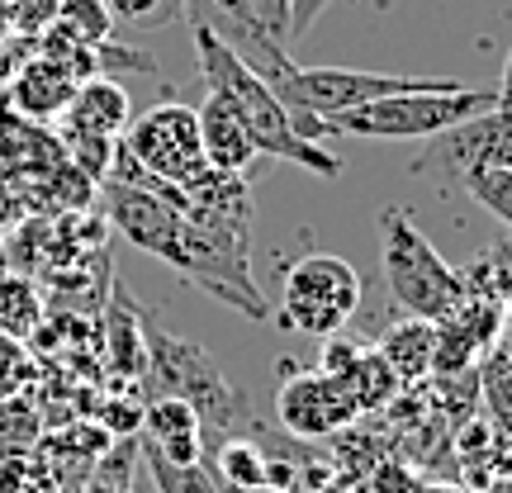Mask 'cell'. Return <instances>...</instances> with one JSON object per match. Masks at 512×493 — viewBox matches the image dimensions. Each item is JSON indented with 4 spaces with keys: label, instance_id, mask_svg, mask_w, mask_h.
<instances>
[{
    "label": "cell",
    "instance_id": "obj_23",
    "mask_svg": "<svg viewBox=\"0 0 512 493\" xmlns=\"http://www.w3.org/2000/svg\"><path fill=\"white\" fill-rule=\"evenodd\" d=\"M138 437H114L110 451L91 465V475L76 493H133V470H138Z\"/></svg>",
    "mask_w": 512,
    "mask_h": 493
},
{
    "label": "cell",
    "instance_id": "obj_37",
    "mask_svg": "<svg viewBox=\"0 0 512 493\" xmlns=\"http://www.w3.org/2000/svg\"><path fill=\"white\" fill-rule=\"evenodd\" d=\"M479 493H512V479H503V484H489V489H479Z\"/></svg>",
    "mask_w": 512,
    "mask_h": 493
},
{
    "label": "cell",
    "instance_id": "obj_40",
    "mask_svg": "<svg viewBox=\"0 0 512 493\" xmlns=\"http://www.w3.org/2000/svg\"><path fill=\"white\" fill-rule=\"evenodd\" d=\"M147 493H152V489H147Z\"/></svg>",
    "mask_w": 512,
    "mask_h": 493
},
{
    "label": "cell",
    "instance_id": "obj_14",
    "mask_svg": "<svg viewBox=\"0 0 512 493\" xmlns=\"http://www.w3.org/2000/svg\"><path fill=\"white\" fill-rule=\"evenodd\" d=\"M128 119H133V105H128L124 86L110 81V76H91V81L76 86L72 105L62 114V128L76 133V138H110V143H119Z\"/></svg>",
    "mask_w": 512,
    "mask_h": 493
},
{
    "label": "cell",
    "instance_id": "obj_19",
    "mask_svg": "<svg viewBox=\"0 0 512 493\" xmlns=\"http://www.w3.org/2000/svg\"><path fill=\"white\" fill-rule=\"evenodd\" d=\"M460 280H465V294L508 304L512 299V233L503 242H494V247H484V252L460 271Z\"/></svg>",
    "mask_w": 512,
    "mask_h": 493
},
{
    "label": "cell",
    "instance_id": "obj_1",
    "mask_svg": "<svg viewBox=\"0 0 512 493\" xmlns=\"http://www.w3.org/2000/svg\"><path fill=\"white\" fill-rule=\"evenodd\" d=\"M105 190H110L105 195L110 228L128 247H138L143 256H157L181 280L200 285L204 294H214L223 309H238L252 323L271 318V309H266V299H261V290H256V280H252V266L242 256L223 252L219 242L209 238L204 228H195L176 204H166L162 195L124 185V181H110Z\"/></svg>",
    "mask_w": 512,
    "mask_h": 493
},
{
    "label": "cell",
    "instance_id": "obj_32",
    "mask_svg": "<svg viewBox=\"0 0 512 493\" xmlns=\"http://www.w3.org/2000/svg\"><path fill=\"white\" fill-rule=\"evenodd\" d=\"M366 347H370V342H356V337H342V332H337V337H328V342H323V361H318V370L342 375V370H347Z\"/></svg>",
    "mask_w": 512,
    "mask_h": 493
},
{
    "label": "cell",
    "instance_id": "obj_17",
    "mask_svg": "<svg viewBox=\"0 0 512 493\" xmlns=\"http://www.w3.org/2000/svg\"><path fill=\"white\" fill-rule=\"evenodd\" d=\"M200 143H204V162L214 166V171H233L242 176L247 166L256 162V147L247 138V128L238 124V114L223 105V95L204 91V105L200 110Z\"/></svg>",
    "mask_w": 512,
    "mask_h": 493
},
{
    "label": "cell",
    "instance_id": "obj_20",
    "mask_svg": "<svg viewBox=\"0 0 512 493\" xmlns=\"http://www.w3.org/2000/svg\"><path fill=\"white\" fill-rule=\"evenodd\" d=\"M43 446V413L29 394L19 399H0V460L34 456Z\"/></svg>",
    "mask_w": 512,
    "mask_h": 493
},
{
    "label": "cell",
    "instance_id": "obj_10",
    "mask_svg": "<svg viewBox=\"0 0 512 493\" xmlns=\"http://www.w3.org/2000/svg\"><path fill=\"white\" fill-rule=\"evenodd\" d=\"M427 166L451 171L456 181L470 171H512V105H494L427 138Z\"/></svg>",
    "mask_w": 512,
    "mask_h": 493
},
{
    "label": "cell",
    "instance_id": "obj_21",
    "mask_svg": "<svg viewBox=\"0 0 512 493\" xmlns=\"http://www.w3.org/2000/svg\"><path fill=\"white\" fill-rule=\"evenodd\" d=\"M43 328V299L38 290L24 280V275H0V332H10V337H34Z\"/></svg>",
    "mask_w": 512,
    "mask_h": 493
},
{
    "label": "cell",
    "instance_id": "obj_33",
    "mask_svg": "<svg viewBox=\"0 0 512 493\" xmlns=\"http://www.w3.org/2000/svg\"><path fill=\"white\" fill-rule=\"evenodd\" d=\"M332 0H294V15H290V38H304L318 24V15L328 10Z\"/></svg>",
    "mask_w": 512,
    "mask_h": 493
},
{
    "label": "cell",
    "instance_id": "obj_30",
    "mask_svg": "<svg viewBox=\"0 0 512 493\" xmlns=\"http://www.w3.org/2000/svg\"><path fill=\"white\" fill-rule=\"evenodd\" d=\"M290 15L294 0H242V19L252 24L256 34H266L271 43H290Z\"/></svg>",
    "mask_w": 512,
    "mask_h": 493
},
{
    "label": "cell",
    "instance_id": "obj_26",
    "mask_svg": "<svg viewBox=\"0 0 512 493\" xmlns=\"http://www.w3.org/2000/svg\"><path fill=\"white\" fill-rule=\"evenodd\" d=\"M38 384V356L24 337L0 332V399H19Z\"/></svg>",
    "mask_w": 512,
    "mask_h": 493
},
{
    "label": "cell",
    "instance_id": "obj_27",
    "mask_svg": "<svg viewBox=\"0 0 512 493\" xmlns=\"http://www.w3.org/2000/svg\"><path fill=\"white\" fill-rule=\"evenodd\" d=\"M0 493H67V489L53 475V465L34 451V456L19 460H0Z\"/></svg>",
    "mask_w": 512,
    "mask_h": 493
},
{
    "label": "cell",
    "instance_id": "obj_24",
    "mask_svg": "<svg viewBox=\"0 0 512 493\" xmlns=\"http://www.w3.org/2000/svg\"><path fill=\"white\" fill-rule=\"evenodd\" d=\"M479 413L512 441V366L498 356L479 366Z\"/></svg>",
    "mask_w": 512,
    "mask_h": 493
},
{
    "label": "cell",
    "instance_id": "obj_25",
    "mask_svg": "<svg viewBox=\"0 0 512 493\" xmlns=\"http://www.w3.org/2000/svg\"><path fill=\"white\" fill-rule=\"evenodd\" d=\"M57 24L67 34L86 38L91 48L114 43V15L105 10V0H57Z\"/></svg>",
    "mask_w": 512,
    "mask_h": 493
},
{
    "label": "cell",
    "instance_id": "obj_2",
    "mask_svg": "<svg viewBox=\"0 0 512 493\" xmlns=\"http://www.w3.org/2000/svg\"><path fill=\"white\" fill-rule=\"evenodd\" d=\"M190 29H195V57H200L204 91L223 95V105L238 114V124L247 128L256 157H280V162H294L304 171H318V176H342V157L337 152L294 133L290 110L280 105V95L271 91L266 76L252 72L204 19H190Z\"/></svg>",
    "mask_w": 512,
    "mask_h": 493
},
{
    "label": "cell",
    "instance_id": "obj_15",
    "mask_svg": "<svg viewBox=\"0 0 512 493\" xmlns=\"http://www.w3.org/2000/svg\"><path fill=\"white\" fill-rule=\"evenodd\" d=\"M456 465L460 479L475 493L489 484H503V479H512V441L484 413H475L456 427Z\"/></svg>",
    "mask_w": 512,
    "mask_h": 493
},
{
    "label": "cell",
    "instance_id": "obj_18",
    "mask_svg": "<svg viewBox=\"0 0 512 493\" xmlns=\"http://www.w3.org/2000/svg\"><path fill=\"white\" fill-rule=\"evenodd\" d=\"M337 380L347 384V394H351V403H356V413H361V418H370V413H389V408L399 403V394H403V380L384 366V356L375 347L361 351V356H356Z\"/></svg>",
    "mask_w": 512,
    "mask_h": 493
},
{
    "label": "cell",
    "instance_id": "obj_11",
    "mask_svg": "<svg viewBox=\"0 0 512 493\" xmlns=\"http://www.w3.org/2000/svg\"><path fill=\"white\" fill-rule=\"evenodd\" d=\"M498 328H503V304L465 294V304L451 309L437 323V356H432V375H465V370H479L489 356H494Z\"/></svg>",
    "mask_w": 512,
    "mask_h": 493
},
{
    "label": "cell",
    "instance_id": "obj_22",
    "mask_svg": "<svg viewBox=\"0 0 512 493\" xmlns=\"http://www.w3.org/2000/svg\"><path fill=\"white\" fill-rule=\"evenodd\" d=\"M138 465L147 470V484H152V493H219V479H214V470L209 465H176V460L157 456V451H143L138 446Z\"/></svg>",
    "mask_w": 512,
    "mask_h": 493
},
{
    "label": "cell",
    "instance_id": "obj_5",
    "mask_svg": "<svg viewBox=\"0 0 512 493\" xmlns=\"http://www.w3.org/2000/svg\"><path fill=\"white\" fill-rule=\"evenodd\" d=\"M494 105V91H470V86H456V81H441V86H427V91L384 95V100H370L361 110L328 114V128L347 133V138H375V143H384V138H399V143H418L422 138L427 143V138L494 110Z\"/></svg>",
    "mask_w": 512,
    "mask_h": 493
},
{
    "label": "cell",
    "instance_id": "obj_16",
    "mask_svg": "<svg viewBox=\"0 0 512 493\" xmlns=\"http://www.w3.org/2000/svg\"><path fill=\"white\" fill-rule=\"evenodd\" d=\"M370 347L384 356V366L394 370L403 380V389H413V384L432 380V356H437V323H427V318H408L403 313L399 323H389L380 332V342H370Z\"/></svg>",
    "mask_w": 512,
    "mask_h": 493
},
{
    "label": "cell",
    "instance_id": "obj_38",
    "mask_svg": "<svg viewBox=\"0 0 512 493\" xmlns=\"http://www.w3.org/2000/svg\"><path fill=\"white\" fill-rule=\"evenodd\" d=\"M5 114H10V105H5V91H0V124H5Z\"/></svg>",
    "mask_w": 512,
    "mask_h": 493
},
{
    "label": "cell",
    "instance_id": "obj_6",
    "mask_svg": "<svg viewBox=\"0 0 512 493\" xmlns=\"http://www.w3.org/2000/svg\"><path fill=\"white\" fill-rule=\"evenodd\" d=\"M356 309H361V275H356V266L332 252H309L299 256L285 271V280H280L275 318H280V328L299 332V337L328 342L356 318Z\"/></svg>",
    "mask_w": 512,
    "mask_h": 493
},
{
    "label": "cell",
    "instance_id": "obj_7",
    "mask_svg": "<svg viewBox=\"0 0 512 493\" xmlns=\"http://www.w3.org/2000/svg\"><path fill=\"white\" fill-rule=\"evenodd\" d=\"M441 86V76H394V72H351V67H290L285 76H275L271 91L280 95V105L294 114H347L361 110L370 100L403 91H427Z\"/></svg>",
    "mask_w": 512,
    "mask_h": 493
},
{
    "label": "cell",
    "instance_id": "obj_31",
    "mask_svg": "<svg viewBox=\"0 0 512 493\" xmlns=\"http://www.w3.org/2000/svg\"><path fill=\"white\" fill-rule=\"evenodd\" d=\"M5 15H10V29L15 38H38L43 29L57 24V0H0Z\"/></svg>",
    "mask_w": 512,
    "mask_h": 493
},
{
    "label": "cell",
    "instance_id": "obj_13",
    "mask_svg": "<svg viewBox=\"0 0 512 493\" xmlns=\"http://www.w3.org/2000/svg\"><path fill=\"white\" fill-rule=\"evenodd\" d=\"M138 446H143V451H157V456H166V460H176V465H200L204 460L200 413L181 399L152 394V399H143Z\"/></svg>",
    "mask_w": 512,
    "mask_h": 493
},
{
    "label": "cell",
    "instance_id": "obj_29",
    "mask_svg": "<svg viewBox=\"0 0 512 493\" xmlns=\"http://www.w3.org/2000/svg\"><path fill=\"white\" fill-rule=\"evenodd\" d=\"M105 10L114 15V24L138 29V34H147V29H162V24H171L176 15H185L181 0H105Z\"/></svg>",
    "mask_w": 512,
    "mask_h": 493
},
{
    "label": "cell",
    "instance_id": "obj_8",
    "mask_svg": "<svg viewBox=\"0 0 512 493\" xmlns=\"http://www.w3.org/2000/svg\"><path fill=\"white\" fill-rule=\"evenodd\" d=\"M119 147L143 166L147 176H157L166 185L195 181L209 166L200 143V114L181 105V100H166V105H152L147 114H133Z\"/></svg>",
    "mask_w": 512,
    "mask_h": 493
},
{
    "label": "cell",
    "instance_id": "obj_28",
    "mask_svg": "<svg viewBox=\"0 0 512 493\" xmlns=\"http://www.w3.org/2000/svg\"><path fill=\"white\" fill-rule=\"evenodd\" d=\"M460 185L479 209H489L512 233V171H470V176H460Z\"/></svg>",
    "mask_w": 512,
    "mask_h": 493
},
{
    "label": "cell",
    "instance_id": "obj_4",
    "mask_svg": "<svg viewBox=\"0 0 512 493\" xmlns=\"http://www.w3.org/2000/svg\"><path fill=\"white\" fill-rule=\"evenodd\" d=\"M380 266H384V290L394 294L399 313H408V318L441 323L451 309L465 304L460 271L432 247V238L422 233L418 219L403 204L380 209Z\"/></svg>",
    "mask_w": 512,
    "mask_h": 493
},
{
    "label": "cell",
    "instance_id": "obj_3",
    "mask_svg": "<svg viewBox=\"0 0 512 493\" xmlns=\"http://www.w3.org/2000/svg\"><path fill=\"white\" fill-rule=\"evenodd\" d=\"M143 384H147V399L166 394V399L190 403L200 413L204 441L242 437V427L252 418L247 394L223 375L209 351L185 342V337L157 332L147 318H143Z\"/></svg>",
    "mask_w": 512,
    "mask_h": 493
},
{
    "label": "cell",
    "instance_id": "obj_9",
    "mask_svg": "<svg viewBox=\"0 0 512 493\" xmlns=\"http://www.w3.org/2000/svg\"><path fill=\"white\" fill-rule=\"evenodd\" d=\"M280 394H275V422L290 432L294 441H323L342 437L347 427L361 422L356 403H351L347 384L328 375V370H304V366H280Z\"/></svg>",
    "mask_w": 512,
    "mask_h": 493
},
{
    "label": "cell",
    "instance_id": "obj_35",
    "mask_svg": "<svg viewBox=\"0 0 512 493\" xmlns=\"http://www.w3.org/2000/svg\"><path fill=\"white\" fill-rule=\"evenodd\" d=\"M498 105H512V53H508V67H503V86H498Z\"/></svg>",
    "mask_w": 512,
    "mask_h": 493
},
{
    "label": "cell",
    "instance_id": "obj_12",
    "mask_svg": "<svg viewBox=\"0 0 512 493\" xmlns=\"http://www.w3.org/2000/svg\"><path fill=\"white\" fill-rule=\"evenodd\" d=\"M76 86H81V81H76L67 67L29 53L15 72H10V86H0V91H5V105H10L24 124H53V119L67 114Z\"/></svg>",
    "mask_w": 512,
    "mask_h": 493
},
{
    "label": "cell",
    "instance_id": "obj_34",
    "mask_svg": "<svg viewBox=\"0 0 512 493\" xmlns=\"http://www.w3.org/2000/svg\"><path fill=\"white\" fill-rule=\"evenodd\" d=\"M494 356L512 366V299L503 304V328H498V347H494Z\"/></svg>",
    "mask_w": 512,
    "mask_h": 493
},
{
    "label": "cell",
    "instance_id": "obj_36",
    "mask_svg": "<svg viewBox=\"0 0 512 493\" xmlns=\"http://www.w3.org/2000/svg\"><path fill=\"white\" fill-rule=\"evenodd\" d=\"M15 43V29H10V15H5V5H0V53Z\"/></svg>",
    "mask_w": 512,
    "mask_h": 493
},
{
    "label": "cell",
    "instance_id": "obj_39",
    "mask_svg": "<svg viewBox=\"0 0 512 493\" xmlns=\"http://www.w3.org/2000/svg\"><path fill=\"white\" fill-rule=\"evenodd\" d=\"M422 493H460V489H422Z\"/></svg>",
    "mask_w": 512,
    "mask_h": 493
}]
</instances>
